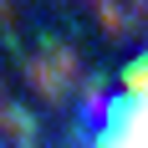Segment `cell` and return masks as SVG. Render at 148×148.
Listing matches in <instances>:
<instances>
[{
  "instance_id": "obj_1",
  "label": "cell",
  "mask_w": 148,
  "mask_h": 148,
  "mask_svg": "<svg viewBox=\"0 0 148 148\" xmlns=\"http://www.w3.org/2000/svg\"><path fill=\"white\" fill-rule=\"evenodd\" d=\"M107 148H148V97L123 118V128L112 133V143H107Z\"/></svg>"
}]
</instances>
